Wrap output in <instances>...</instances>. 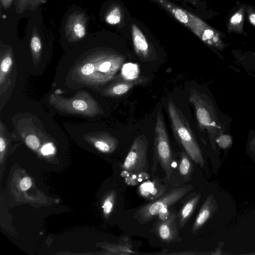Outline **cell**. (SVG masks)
I'll list each match as a JSON object with an SVG mask.
<instances>
[{"mask_svg":"<svg viewBox=\"0 0 255 255\" xmlns=\"http://www.w3.org/2000/svg\"><path fill=\"white\" fill-rule=\"evenodd\" d=\"M125 60L123 55L116 52H95L73 68L72 77L83 85L102 86L114 78Z\"/></svg>","mask_w":255,"mask_h":255,"instance_id":"obj_1","label":"cell"},{"mask_svg":"<svg viewBox=\"0 0 255 255\" xmlns=\"http://www.w3.org/2000/svg\"><path fill=\"white\" fill-rule=\"evenodd\" d=\"M167 111L173 134L178 142L195 163L204 166L202 152L190 124L181 110L171 99L168 102Z\"/></svg>","mask_w":255,"mask_h":255,"instance_id":"obj_2","label":"cell"},{"mask_svg":"<svg viewBox=\"0 0 255 255\" xmlns=\"http://www.w3.org/2000/svg\"><path fill=\"white\" fill-rule=\"evenodd\" d=\"M49 104L62 112L93 117L103 113L97 101L86 91H79L70 98L52 93L49 98Z\"/></svg>","mask_w":255,"mask_h":255,"instance_id":"obj_3","label":"cell"},{"mask_svg":"<svg viewBox=\"0 0 255 255\" xmlns=\"http://www.w3.org/2000/svg\"><path fill=\"white\" fill-rule=\"evenodd\" d=\"M191 186L172 189L161 197L145 204L133 214L134 218L140 224L146 223L158 215L164 208H169L181 199L192 189Z\"/></svg>","mask_w":255,"mask_h":255,"instance_id":"obj_4","label":"cell"},{"mask_svg":"<svg viewBox=\"0 0 255 255\" xmlns=\"http://www.w3.org/2000/svg\"><path fill=\"white\" fill-rule=\"evenodd\" d=\"M154 143V156L159 161L167 178L169 179L173 170V160L164 120L160 111L156 114Z\"/></svg>","mask_w":255,"mask_h":255,"instance_id":"obj_5","label":"cell"},{"mask_svg":"<svg viewBox=\"0 0 255 255\" xmlns=\"http://www.w3.org/2000/svg\"><path fill=\"white\" fill-rule=\"evenodd\" d=\"M148 142L144 134L138 135L133 140L122 165V169L128 174L147 172Z\"/></svg>","mask_w":255,"mask_h":255,"instance_id":"obj_6","label":"cell"},{"mask_svg":"<svg viewBox=\"0 0 255 255\" xmlns=\"http://www.w3.org/2000/svg\"><path fill=\"white\" fill-rule=\"evenodd\" d=\"M190 30L209 45L220 47L223 44L224 33L212 28L196 15H194Z\"/></svg>","mask_w":255,"mask_h":255,"instance_id":"obj_7","label":"cell"},{"mask_svg":"<svg viewBox=\"0 0 255 255\" xmlns=\"http://www.w3.org/2000/svg\"><path fill=\"white\" fill-rule=\"evenodd\" d=\"M189 102L194 106L198 125L201 128L207 130L214 126L208 104L201 94L195 90H190Z\"/></svg>","mask_w":255,"mask_h":255,"instance_id":"obj_8","label":"cell"},{"mask_svg":"<svg viewBox=\"0 0 255 255\" xmlns=\"http://www.w3.org/2000/svg\"><path fill=\"white\" fill-rule=\"evenodd\" d=\"M87 21V16L83 12H75L69 16L65 27V34L68 41L75 42L85 36Z\"/></svg>","mask_w":255,"mask_h":255,"instance_id":"obj_9","label":"cell"},{"mask_svg":"<svg viewBox=\"0 0 255 255\" xmlns=\"http://www.w3.org/2000/svg\"><path fill=\"white\" fill-rule=\"evenodd\" d=\"M176 215L170 213L165 220H159L155 226V232L157 236L163 242L170 243L180 240L176 227Z\"/></svg>","mask_w":255,"mask_h":255,"instance_id":"obj_10","label":"cell"},{"mask_svg":"<svg viewBox=\"0 0 255 255\" xmlns=\"http://www.w3.org/2000/svg\"><path fill=\"white\" fill-rule=\"evenodd\" d=\"M131 35L136 55L142 61H151L150 48L147 39L138 27L133 23L131 25Z\"/></svg>","mask_w":255,"mask_h":255,"instance_id":"obj_11","label":"cell"},{"mask_svg":"<svg viewBox=\"0 0 255 255\" xmlns=\"http://www.w3.org/2000/svg\"><path fill=\"white\" fill-rule=\"evenodd\" d=\"M168 11L176 20L190 30L192 26L194 14L178 7L168 0H153Z\"/></svg>","mask_w":255,"mask_h":255,"instance_id":"obj_12","label":"cell"},{"mask_svg":"<svg viewBox=\"0 0 255 255\" xmlns=\"http://www.w3.org/2000/svg\"><path fill=\"white\" fill-rule=\"evenodd\" d=\"M146 78L141 77L132 80H125L116 82L106 89L104 95L110 97H118L129 92L134 86L145 82Z\"/></svg>","mask_w":255,"mask_h":255,"instance_id":"obj_13","label":"cell"},{"mask_svg":"<svg viewBox=\"0 0 255 255\" xmlns=\"http://www.w3.org/2000/svg\"><path fill=\"white\" fill-rule=\"evenodd\" d=\"M165 191V187L157 180L145 181L138 188V193L142 197L151 201L161 197Z\"/></svg>","mask_w":255,"mask_h":255,"instance_id":"obj_14","label":"cell"},{"mask_svg":"<svg viewBox=\"0 0 255 255\" xmlns=\"http://www.w3.org/2000/svg\"><path fill=\"white\" fill-rule=\"evenodd\" d=\"M215 210V200L213 195H210L204 202L196 218L191 229L192 233L197 232L203 227L211 217Z\"/></svg>","mask_w":255,"mask_h":255,"instance_id":"obj_15","label":"cell"},{"mask_svg":"<svg viewBox=\"0 0 255 255\" xmlns=\"http://www.w3.org/2000/svg\"><path fill=\"white\" fill-rule=\"evenodd\" d=\"M87 138L93 141L95 147L101 152H113L118 144V140L106 132H101L94 135H88Z\"/></svg>","mask_w":255,"mask_h":255,"instance_id":"obj_16","label":"cell"},{"mask_svg":"<svg viewBox=\"0 0 255 255\" xmlns=\"http://www.w3.org/2000/svg\"><path fill=\"white\" fill-rule=\"evenodd\" d=\"M247 6L246 4L240 6L230 17L227 24V29L229 33L246 34L244 29V21Z\"/></svg>","mask_w":255,"mask_h":255,"instance_id":"obj_17","label":"cell"},{"mask_svg":"<svg viewBox=\"0 0 255 255\" xmlns=\"http://www.w3.org/2000/svg\"><path fill=\"white\" fill-rule=\"evenodd\" d=\"M201 194L198 193L196 196L188 200L182 207L178 214L179 227L183 228L191 216L196 205L201 198Z\"/></svg>","mask_w":255,"mask_h":255,"instance_id":"obj_18","label":"cell"},{"mask_svg":"<svg viewBox=\"0 0 255 255\" xmlns=\"http://www.w3.org/2000/svg\"><path fill=\"white\" fill-rule=\"evenodd\" d=\"M12 64L11 50L10 49H8L1 55L0 65V86L1 88L6 81V78L10 71Z\"/></svg>","mask_w":255,"mask_h":255,"instance_id":"obj_19","label":"cell"},{"mask_svg":"<svg viewBox=\"0 0 255 255\" xmlns=\"http://www.w3.org/2000/svg\"><path fill=\"white\" fill-rule=\"evenodd\" d=\"M46 0H15L16 11L20 14L26 10L32 11L36 9Z\"/></svg>","mask_w":255,"mask_h":255,"instance_id":"obj_20","label":"cell"},{"mask_svg":"<svg viewBox=\"0 0 255 255\" xmlns=\"http://www.w3.org/2000/svg\"><path fill=\"white\" fill-rule=\"evenodd\" d=\"M30 48L33 59L38 60L41 56L42 43L36 28H34L30 40Z\"/></svg>","mask_w":255,"mask_h":255,"instance_id":"obj_21","label":"cell"},{"mask_svg":"<svg viewBox=\"0 0 255 255\" xmlns=\"http://www.w3.org/2000/svg\"><path fill=\"white\" fill-rule=\"evenodd\" d=\"M179 172L185 180H188L193 170V166L188 155L182 152L179 167Z\"/></svg>","mask_w":255,"mask_h":255,"instance_id":"obj_22","label":"cell"},{"mask_svg":"<svg viewBox=\"0 0 255 255\" xmlns=\"http://www.w3.org/2000/svg\"><path fill=\"white\" fill-rule=\"evenodd\" d=\"M139 69L134 63H127L122 66V75L125 80H132L138 78Z\"/></svg>","mask_w":255,"mask_h":255,"instance_id":"obj_23","label":"cell"},{"mask_svg":"<svg viewBox=\"0 0 255 255\" xmlns=\"http://www.w3.org/2000/svg\"><path fill=\"white\" fill-rule=\"evenodd\" d=\"M121 10L118 6H114L108 12L106 16V21L110 24H117L121 20Z\"/></svg>","mask_w":255,"mask_h":255,"instance_id":"obj_24","label":"cell"},{"mask_svg":"<svg viewBox=\"0 0 255 255\" xmlns=\"http://www.w3.org/2000/svg\"><path fill=\"white\" fill-rule=\"evenodd\" d=\"M115 197L116 193L113 192L105 200L103 205V209L104 213L106 215H109L112 211Z\"/></svg>","mask_w":255,"mask_h":255,"instance_id":"obj_25","label":"cell"},{"mask_svg":"<svg viewBox=\"0 0 255 255\" xmlns=\"http://www.w3.org/2000/svg\"><path fill=\"white\" fill-rule=\"evenodd\" d=\"M25 142L26 145L31 149H36L40 146V141L36 135L33 134L28 135L25 139Z\"/></svg>","mask_w":255,"mask_h":255,"instance_id":"obj_26","label":"cell"},{"mask_svg":"<svg viewBox=\"0 0 255 255\" xmlns=\"http://www.w3.org/2000/svg\"><path fill=\"white\" fill-rule=\"evenodd\" d=\"M217 142L220 147L226 148L230 145L231 139L228 135H222L217 139Z\"/></svg>","mask_w":255,"mask_h":255,"instance_id":"obj_27","label":"cell"},{"mask_svg":"<svg viewBox=\"0 0 255 255\" xmlns=\"http://www.w3.org/2000/svg\"><path fill=\"white\" fill-rule=\"evenodd\" d=\"M246 12L249 21L255 26V7L251 5H247Z\"/></svg>","mask_w":255,"mask_h":255,"instance_id":"obj_28","label":"cell"},{"mask_svg":"<svg viewBox=\"0 0 255 255\" xmlns=\"http://www.w3.org/2000/svg\"><path fill=\"white\" fill-rule=\"evenodd\" d=\"M32 185L31 179L25 177L23 178L20 182V187L22 190L25 191L29 189Z\"/></svg>","mask_w":255,"mask_h":255,"instance_id":"obj_29","label":"cell"},{"mask_svg":"<svg viewBox=\"0 0 255 255\" xmlns=\"http://www.w3.org/2000/svg\"><path fill=\"white\" fill-rule=\"evenodd\" d=\"M170 214V212L168 208H164L158 214L159 220H165L168 218Z\"/></svg>","mask_w":255,"mask_h":255,"instance_id":"obj_30","label":"cell"},{"mask_svg":"<svg viewBox=\"0 0 255 255\" xmlns=\"http://www.w3.org/2000/svg\"><path fill=\"white\" fill-rule=\"evenodd\" d=\"M53 151V147L50 144L45 145L41 149V152L44 155L51 154Z\"/></svg>","mask_w":255,"mask_h":255,"instance_id":"obj_31","label":"cell"},{"mask_svg":"<svg viewBox=\"0 0 255 255\" xmlns=\"http://www.w3.org/2000/svg\"><path fill=\"white\" fill-rule=\"evenodd\" d=\"M0 151L2 153L5 149L6 146V143L5 138L3 137V134H2V131L1 129H0Z\"/></svg>","mask_w":255,"mask_h":255,"instance_id":"obj_32","label":"cell"},{"mask_svg":"<svg viewBox=\"0 0 255 255\" xmlns=\"http://www.w3.org/2000/svg\"><path fill=\"white\" fill-rule=\"evenodd\" d=\"M13 0H0L1 5L3 8L7 9L11 5Z\"/></svg>","mask_w":255,"mask_h":255,"instance_id":"obj_33","label":"cell"},{"mask_svg":"<svg viewBox=\"0 0 255 255\" xmlns=\"http://www.w3.org/2000/svg\"><path fill=\"white\" fill-rule=\"evenodd\" d=\"M187 0L191 3H193V4H195V5H196L198 3V0Z\"/></svg>","mask_w":255,"mask_h":255,"instance_id":"obj_34","label":"cell"},{"mask_svg":"<svg viewBox=\"0 0 255 255\" xmlns=\"http://www.w3.org/2000/svg\"><path fill=\"white\" fill-rule=\"evenodd\" d=\"M252 254H255V253H252Z\"/></svg>","mask_w":255,"mask_h":255,"instance_id":"obj_35","label":"cell"}]
</instances>
